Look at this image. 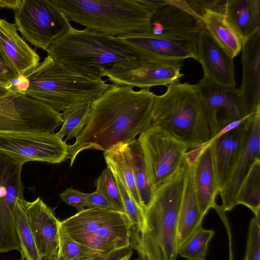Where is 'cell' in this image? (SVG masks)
I'll return each instance as SVG.
<instances>
[{
	"instance_id": "cell-18",
	"label": "cell",
	"mask_w": 260,
	"mask_h": 260,
	"mask_svg": "<svg viewBox=\"0 0 260 260\" xmlns=\"http://www.w3.org/2000/svg\"><path fill=\"white\" fill-rule=\"evenodd\" d=\"M197 61L203 69V77L221 87L236 88L234 58L209 34L202 29L197 43Z\"/></svg>"
},
{
	"instance_id": "cell-33",
	"label": "cell",
	"mask_w": 260,
	"mask_h": 260,
	"mask_svg": "<svg viewBox=\"0 0 260 260\" xmlns=\"http://www.w3.org/2000/svg\"><path fill=\"white\" fill-rule=\"evenodd\" d=\"M101 254L74 241L59 226V249L56 260H88Z\"/></svg>"
},
{
	"instance_id": "cell-36",
	"label": "cell",
	"mask_w": 260,
	"mask_h": 260,
	"mask_svg": "<svg viewBox=\"0 0 260 260\" xmlns=\"http://www.w3.org/2000/svg\"><path fill=\"white\" fill-rule=\"evenodd\" d=\"M244 260H260L259 218L255 216L249 223Z\"/></svg>"
},
{
	"instance_id": "cell-20",
	"label": "cell",
	"mask_w": 260,
	"mask_h": 260,
	"mask_svg": "<svg viewBox=\"0 0 260 260\" xmlns=\"http://www.w3.org/2000/svg\"><path fill=\"white\" fill-rule=\"evenodd\" d=\"M242 77L238 88L247 115L260 107V29L243 42L241 51Z\"/></svg>"
},
{
	"instance_id": "cell-25",
	"label": "cell",
	"mask_w": 260,
	"mask_h": 260,
	"mask_svg": "<svg viewBox=\"0 0 260 260\" xmlns=\"http://www.w3.org/2000/svg\"><path fill=\"white\" fill-rule=\"evenodd\" d=\"M201 18L204 27L230 56L234 58L241 52L243 40L222 11L205 8Z\"/></svg>"
},
{
	"instance_id": "cell-42",
	"label": "cell",
	"mask_w": 260,
	"mask_h": 260,
	"mask_svg": "<svg viewBox=\"0 0 260 260\" xmlns=\"http://www.w3.org/2000/svg\"><path fill=\"white\" fill-rule=\"evenodd\" d=\"M13 92L14 91H12L11 89L0 87V97L8 95Z\"/></svg>"
},
{
	"instance_id": "cell-29",
	"label": "cell",
	"mask_w": 260,
	"mask_h": 260,
	"mask_svg": "<svg viewBox=\"0 0 260 260\" xmlns=\"http://www.w3.org/2000/svg\"><path fill=\"white\" fill-rule=\"evenodd\" d=\"M238 204L246 206L259 218L260 159L253 164L237 191L235 205Z\"/></svg>"
},
{
	"instance_id": "cell-43",
	"label": "cell",
	"mask_w": 260,
	"mask_h": 260,
	"mask_svg": "<svg viewBox=\"0 0 260 260\" xmlns=\"http://www.w3.org/2000/svg\"><path fill=\"white\" fill-rule=\"evenodd\" d=\"M21 260H24V259H22V258Z\"/></svg>"
},
{
	"instance_id": "cell-39",
	"label": "cell",
	"mask_w": 260,
	"mask_h": 260,
	"mask_svg": "<svg viewBox=\"0 0 260 260\" xmlns=\"http://www.w3.org/2000/svg\"><path fill=\"white\" fill-rule=\"evenodd\" d=\"M88 208L114 210L109 200L101 193L96 191L84 193Z\"/></svg>"
},
{
	"instance_id": "cell-13",
	"label": "cell",
	"mask_w": 260,
	"mask_h": 260,
	"mask_svg": "<svg viewBox=\"0 0 260 260\" xmlns=\"http://www.w3.org/2000/svg\"><path fill=\"white\" fill-rule=\"evenodd\" d=\"M184 60L138 58L114 63L102 71L112 83L150 89L179 82Z\"/></svg>"
},
{
	"instance_id": "cell-5",
	"label": "cell",
	"mask_w": 260,
	"mask_h": 260,
	"mask_svg": "<svg viewBox=\"0 0 260 260\" xmlns=\"http://www.w3.org/2000/svg\"><path fill=\"white\" fill-rule=\"evenodd\" d=\"M70 21L119 37L148 32L154 11L140 0H52Z\"/></svg>"
},
{
	"instance_id": "cell-19",
	"label": "cell",
	"mask_w": 260,
	"mask_h": 260,
	"mask_svg": "<svg viewBox=\"0 0 260 260\" xmlns=\"http://www.w3.org/2000/svg\"><path fill=\"white\" fill-rule=\"evenodd\" d=\"M186 153L192 160L194 190L200 212L204 217L213 208L219 192L212 145L209 142Z\"/></svg>"
},
{
	"instance_id": "cell-7",
	"label": "cell",
	"mask_w": 260,
	"mask_h": 260,
	"mask_svg": "<svg viewBox=\"0 0 260 260\" xmlns=\"http://www.w3.org/2000/svg\"><path fill=\"white\" fill-rule=\"evenodd\" d=\"M72 239L106 254L131 244L132 225L127 215L115 210L87 208L60 221Z\"/></svg>"
},
{
	"instance_id": "cell-15",
	"label": "cell",
	"mask_w": 260,
	"mask_h": 260,
	"mask_svg": "<svg viewBox=\"0 0 260 260\" xmlns=\"http://www.w3.org/2000/svg\"><path fill=\"white\" fill-rule=\"evenodd\" d=\"M26 214L41 260H56L59 249L60 221L38 197L32 202L18 200Z\"/></svg>"
},
{
	"instance_id": "cell-1",
	"label": "cell",
	"mask_w": 260,
	"mask_h": 260,
	"mask_svg": "<svg viewBox=\"0 0 260 260\" xmlns=\"http://www.w3.org/2000/svg\"><path fill=\"white\" fill-rule=\"evenodd\" d=\"M155 96L150 89L135 90L131 86L110 84L92 102L85 127L69 146L70 166L83 151L106 152L135 139L148 128Z\"/></svg>"
},
{
	"instance_id": "cell-28",
	"label": "cell",
	"mask_w": 260,
	"mask_h": 260,
	"mask_svg": "<svg viewBox=\"0 0 260 260\" xmlns=\"http://www.w3.org/2000/svg\"><path fill=\"white\" fill-rule=\"evenodd\" d=\"M130 158L136 186L143 211L152 199L154 189L147 173L142 151L136 139L126 144Z\"/></svg>"
},
{
	"instance_id": "cell-21",
	"label": "cell",
	"mask_w": 260,
	"mask_h": 260,
	"mask_svg": "<svg viewBox=\"0 0 260 260\" xmlns=\"http://www.w3.org/2000/svg\"><path fill=\"white\" fill-rule=\"evenodd\" d=\"M117 38L131 47L139 58L181 60L197 59L196 52L191 48L147 32Z\"/></svg>"
},
{
	"instance_id": "cell-4",
	"label": "cell",
	"mask_w": 260,
	"mask_h": 260,
	"mask_svg": "<svg viewBox=\"0 0 260 260\" xmlns=\"http://www.w3.org/2000/svg\"><path fill=\"white\" fill-rule=\"evenodd\" d=\"M151 125L164 131L188 149L208 143L212 138L196 84L177 82L155 94Z\"/></svg>"
},
{
	"instance_id": "cell-11",
	"label": "cell",
	"mask_w": 260,
	"mask_h": 260,
	"mask_svg": "<svg viewBox=\"0 0 260 260\" xmlns=\"http://www.w3.org/2000/svg\"><path fill=\"white\" fill-rule=\"evenodd\" d=\"M69 146L54 133L0 132V154L23 165L26 162L60 164Z\"/></svg>"
},
{
	"instance_id": "cell-9",
	"label": "cell",
	"mask_w": 260,
	"mask_h": 260,
	"mask_svg": "<svg viewBox=\"0 0 260 260\" xmlns=\"http://www.w3.org/2000/svg\"><path fill=\"white\" fill-rule=\"evenodd\" d=\"M62 114L23 93L0 97V132L53 133Z\"/></svg>"
},
{
	"instance_id": "cell-14",
	"label": "cell",
	"mask_w": 260,
	"mask_h": 260,
	"mask_svg": "<svg viewBox=\"0 0 260 260\" xmlns=\"http://www.w3.org/2000/svg\"><path fill=\"white\" fill-rule=\"evenodd\" d=\"M196 85L212 138L227 125L249 115L244 109L237 88H225L204 77Z\"/></svg>"
},
{
	"instance_id": "cell-17",
	"label": "cell",
	"mask_w": 260,
	"mask_h": 260,
	"mask_svg": "<svg viewBox=\"0 0 260 260\" xmlns=\"http://www.w3.org/2000/svg\"><path fill=\"white\" fill-rule=\"evenodd\" d=\"M250 115L227 125L209 142L212 145L219 192L229 180L240 153Z\"/></svg>"
},
{
	"instance_id": "cell-16",
	"label": "cell",
	"mask_w": 260,
	"mask_h": 260,
	"mask_svg": "<svg viewBox=\"0 0 260 260\" xmlns=\"http://www.w3.org/2000/svg\"><path fill=\"white\" fill-rule=\"evenodd\" d=\"M260 107L247 119V131L243 144L230 178L219 192L224 211L232 210L236 206L237 191L256 160L260 159Z\"/></svg>"
},
{
	"instance_id": "cell-37",
	"label": "cell",
	"mask_w": 260,
	"mask_h": 260,
	"mask_svg": "<svg viewBox=\"0 0 260 260\" xmlns=\"http://www.w3.org/2000/svg\"><path fill=\"white\" fill-rule=\"evenodd\" d=\"M20 75L9 63L0 50V87L10 89L13 81Z\"/></svg>"
},
{
	"instance_id": "cell-8",
	"label": "cell",
	"mask_w": 260,
	"mask_h": 260,
	"mask_svg": "<svg viewBox=\"0 0 260 260\" xmlns=\"http://www.w3.org/2000/svg\"><path fill=\"white\" fill-rule=\"evenodd\" d=\"M15 25L25 40L46 50L71 27L70 20L52 0H22Z\"/></svg>"
},
{
	"instance_id": "cell-34",
	"label": "cell",
	"mask_w": 260,
	"mask_h": 260,
	"mask_svg": "<svg viewBox=\"0 0 260 260\" xmlns=\"http://www.w3.org/2000/svg\"><path fill=\"white\" fill-rule=\"evenodd\" d=\"M116 182L120 195L124 213L127 215L132 225V236L140 233L144 224L143 210L132 198L118 176L112 173Z\"/></svg>"
},
{
	"instance_id": "cell-40",
	"label": "cell",
	"mask_w": 260,
	"mask_h": 260,
	"mask_svg": "<svg viewBox=\"0 0 260 260\" xmlns=\"http://www.w3.org/2000/svg\"><path fill=\"white\" fill-rule=\"evenodd\" d=\"M131 245L106 254H101L88 260H129L133 254Z\"/></svg>"
},
{
	"instance_id": "cell-31",
	"label": "cell",
	"mask_w": 260,
	"mask_h": 260,
	"mask_svg": "<svg viewBox=\"0 0 260 260\" xmlns=\"http://www.w3.org/2000/svg\"><path fill=\"white\" fill-rule=\"evenodd\" d=\"M18 200L13 211V216L20 242L22 258L25 260H41L26 214Z\"/></svg>"
},
{
	"instance_id": "cell-41",
	"label": "cell",
	"mask_w": 260,
	"mask_h": 260,
	"mask_svg": "<svg viewBox=\"0 0 260 260\" xmlns=\"http://www.w3.org/2000/svg\"><path fill=\"white\" fill-rule=\"evenodd\" d=\"M22 0H0V8H7L16 11L19 7Z\"/></svg>"
},
{
	"instance_id": "cell-22",
	"label": "cell",
	"mask_w": 260,
	"mask_h": 260,
	"mask_svg": "<svg viewBox=\"0 0 260 260\" xmlns=\"http://www.w3.org/2000/svg\"><path fill=\"white\" fill-rule=\"evenodd\" d=\"M0 50L20 75L36 67L40 57L18 34L15 24L0 18Z\"/></svg>"
},
{
	"instance_id": "cell-10",
	"label": "cell",
	"mask_w": 260,
	"mask_h": 260,
	"mask_svg": "<svg viewBox=\"0 0 260 260\" xmlns=\"http://www.w3.org/2000/svg\"><path fill=\"white\" fill-rule=\"evenodd\" d=\"M204 26L189 1H158L147 33L188 46L197 53Z\"/></svg>"
},
{
	"instance_id": "cell-26",
	"label": "cell",
	"mask_w": 260,
	"mask_h": 260,
	"mask_svg": "<svg viewBox=\"0 0 260 260\" xmlns=\"http://www.w3.org/2000/svg\"><path fill=\"white\" fill-rule=\"evenodd\" d=\"M22 166L0 154V209L13 212L17 200L24 199Z\"/></svg>"
},
{
	"instance_id": "cell-3",
	"label": "cell",
	"mask_w": 260,
	"mask_h": 260,
	"mask_svg": "<svg viewBox=\"0 0 260 260\" xmlns=\"http://www.w3.org/2000/svg\"><path fill=\"white\" fill-rule=\"evenodd\" d=\"M46 51L71 72L94 80L102 79V71L112 64L139 58L117 37L72 25Z\"/></svg>"
},
{
	"instance_id": "cell-24",
	"label": "cell",
	"mask_w": 260,
	"mask_h": 260,
	"mask_svg": "<svg viewBox=\"0 0 260 260\" xmlns=\"http://www.w3.org/2000/svg\"><path fill=\"white\" fill-rule=\"evenodd\" d=\"M222 11L243 42L260 29V0H226Z\"/></svg>"
},
{
	"instance_id": "cell-38",
	"label": "cell",
	"mask_w": 260,
	"mask_h": 260,
	"mask_svg": "<svg viewBox=\"0 0 260 260\" xmlns=\"http://www.w3.org/2000/svg\"><path fill=\"white\" fill-rule=\"evenodd\" d=\"M60 199L70 206L75 207L78 212L86 207L84 192L72 188H67L59 194Z\"/></svg>"
},
{
	"instance_id": "cell-35",
	"label": "cell",
	"mask_w": 260,
	"mask_h": 260,
	"mask_svg": "<svg viewBox=\"0 0 260 260\" xmlns=\"http://www.w3.org/2000/svg\"><path fill=\"white\" fill-rule=\"evenodd\" d=\"M96 191L103 194L111 203L115 211L124 213L118 188L111 171L107 168L96 179Z\"/></svg>"
},
{
	"instance_id": "cell-32",
	"label": "cell",
	"mask_w": 260,
	"mask_h": 260,
	"mask_svg": "<svg viewBox=\"0 0 260 260\" xmlns=\"http://www.w3.org/2000/svg\"><path fill=\"white\" fill-rule=\"evenodd\" d=\"M214 232L199 227L178 249L177 256L187 260H205L208 243Z\"/></svg>"
},
{
	"instance_id": "cell-23",
	"label": "cell",
	"mask_w": 260,
	"mask_h": 260,
	"mask_svg": "<svg viewBox=\"0 0 260 260\" xmlns=\"http://www.w3.org/2000/svg\"><path fill=\"white\" fill-rule=\"evenodd\" d=\"M185 157L187 168L178 220V249L201 226L204 218L199 209L194 190L192 160L186 153Z\"/></svg>"
},
{
	"instance_id": "cell-27",
	"label": "cell",
	"mask_w": 260,
	"mask_h": 260,
	"mask_svg": "<svg viewBox=\"0 0 260 260\" xmlns=\"http://www.w3.org/2000/svg\"><path fill=\"white\" fill-rule=\"evenodd\" d=\"M104 156L107 168L118 176L132 198L142 208L126 144L115 146L104 152Z\"/></svg>"
},
{
	"instance_id": "cell-12",
	"label": "cell",
	"mask_w": 260,
	"mask_h": 260,
	"mask_svg": "<svg viewBox=\"0 0 260 260\" xmlns=\"http://www.w3.org/2000/svg\"><path fill=\"white\" fill-rule=\"evenodd\" d=\"M138 141L154 189L180 169L189 150L185 145L152 125L139 135Z\"/></svg>"
},
{
	"instance_id": "cell-2",
	"label": "cell",
	"mask_w": 260,
	"mask_h": 260,
	"mask_svg": "<svg viewBox=\"0 0 260 260\" xmlns=\"http://www.w3.org/2000/svg\"><path fill=\"white\" fill-rule=\"evenodd\" d=\"M187 168L185 158L173 176L154 189L144 211L143 229L131 238L141 260L177 259L178 220Z\"/></svg>"
},
{
	"instance_id": "cell-6",
	"label": "cell",
	"mask_w": 260,
	"mask_h": 260,
	"mask_svg": "<svg viewBox=\"0 0 260 260\" xmlns=\"http://www.w3.org/2000/svg\"><path fill=\"white\" fill-rule=\"evenodd\" d=\"M23 75L28 82L23 93L58 112L78 102L92 103L110 85L75 74L49 56Z\"/></svg>"
},
{
	"instance_id": "cell-30",
	"label": "cell",
	"mask_w": 260,
	"mask_h": 260,
	"mask_svg": "<svg viewBox=\"0 0 260 260\" xmlns=\"http://www.w3.org/2000/svg\"><path fill=\"white\" fill-rule=\"evenodd\" d=\"M91 103L78 102L63 111L64 122L60 129L56 133L60 138L66 137L64 142L77 138L85 127L90 113Z\"/></svg>"
}]
</instances>
